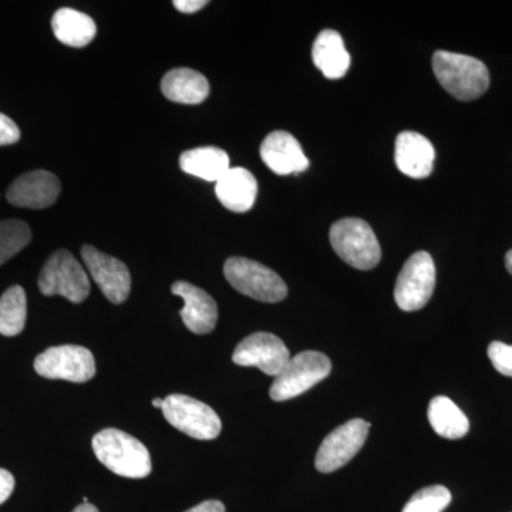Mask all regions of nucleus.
<instances>
[{"mask_svg":"<svg viewBox=\"0 0 512 512\" xmlns=\"http://www.w3.org/2000/svg\"><path fill=\"white\" fill-rule=\"evenodd\" d=\"M97 460L114 474L126 478H146L151 473L147 447L136 437L117 429L101 430L93 437Z\"/></svg>","mask_w":512,"mask_h":512,"instance_id":"1","label":"nucleus"},{"mask_svg":"<svg viewBox=\"0 0 512 512\" xmlns=\"http://www.w3.org/2000/svg\"><path fill=\"white\" fill-rule=\"evenodd\" d=\"M433 70L443 89L457 100H476L490 86L487 66L476 57L439 50L433 56Z\"/></svg>","mask_w":512,"mask_h":512,"instance_id":"2","label":"nucleus"},{"mask_svg":"<svg viewBox=\"0 0 512 512\" xmlns=\"http://www.w3.org/2000/svg\"><path fill=\"white\" fill-rule=\"evenodd\" d=\"M329 239L339 258L359 271L376 268L382 259L376 234L363 220L345 218L335 222L330 228Z\"/></svg>","mask_w":512,"mask_h":512,"instance_id":"3","label":"nucleus"},{"mask_svg":"<svg viewBox=\"0 0 512 512\" xmlns=\"http://www.w3.org/2000/svg\"><path fill=\"white\" fill-rule=\"evenodd\" d=\"M224 275L232 288L255 301L278 303L288 296V286L272 269L251 259L234 256L227 259Z\"/></svg>","mask_w":512,"mask_h":512,"instance_id":"4","label":"nucleus"},{"mask_svg":"<svg viewBox=\"0 0 512 512\" xmlns=\"http://www.w3.org/2000/svg\"><path fill=\"white\" fill-rule=\"evenodd\" d=\"M332 363L325 353L306 350L291 357L285 369L275 377L269 396L274 402H286L311 390L330 375Z\"/></svg>","mask_w":512,"mask_h":512,"instance_id":"5","label":"nucleus"},{"mask_svg":"<svg viewBox=\"0 0 512 512\" xmlns=\"http://www.w3.org/2000/svg\"><path fill=\"white\" fill-rule=\"evenodd\" d=\"M39 289L45 296H63L67 301L82 303L90 295L86 269L69 251H57L47 259L39 276Z\"/></svg>","mask_w":512,"mask_h":512,"instance_id":"6","label":"nucleus"},{"mask_svg":"<svg viewBox=\"0 0 512 512\" xmlns=\"http://www.w3.org/2000/svg\"><path fill=\"white\" fill-rule=\"evenodd\" d=\"M436 288V265L429 252H416L397 276L394 301L404 312L420 311Z\"/></svg>","mask_w":512,"mask_h":512,"instance_id":"7","label":"nucleus"},{"mask_svg":"<svg viewBox=\"0 0 512 512\" xmlns=\"http://www.w3.org/2000/svg\"><path fill=\"white\" fill-rule=\"evenodd\" d=\"M165 420L175 429L195 440H214L220 436L222 423L207 404L185 394H170L163 403Z\"/></svg>","mask_w":512,"mask_h":512,"instance_id":"8","label":"nucleus"},{"mask_svg":"<svg viewBox=\"0 0 512 512\" xmlns=\"http://www.w3.org/2000/svg\"><path fill=\"white\" fill-rule=\"evenodd\" d=\"M35 370L46 379L86 383L96 375V362L93 353L83 346H55L36 357Z\"/></svg>","mask_w":512,"mask_h":512,"instance_id":"9","label":"nucleus"},{"mask_svg":"<svg viewBox=\"0 0 512 512\" xmlns=\"http://www.w3.org/2000/svg\"><path fill=\"white\" fill-rule=\"evenodd\" d=\"M369 429L367 421L353 419L333 430L320 444L315 458L316 470L329 474L346 466L365 446Z\"/></svg>","mask_w":512,"mask_h":512,"instance_id":"10","label":"nucleus"},{"mask_svg":"<svg viewBox=\"0 0 512 512\" xmlns=\"http://www.w3.org/2000/svg\"><path fill=\"white\" fill-rule=\"evenodd\" d=\"M235 365L258 367L268 376H278L291 360V353L278 336L258 332L242 340L232 355Z\"/></svg>","mask_w":512,"mask_h":512,"instance_id":"11","label":"nucleus"},{"mask_svg":"<svg viewBox=\"0 0 512 512\" xmlns=\"http://www.w3.org/2000/svg\"><path fill=\"white\" fill-rule=\"evenodd\" d=\"M82 258L87 271L111 303L120 305L127 301L131 291V275L124 262L103 254L92 245H84Z\"/></svg>","mask_w":512,"mask_h":512,"instance_id":"12","label":"nucleus"},{"mask_svg":"<svg viewBox=\"0 0 512 512\" xmlns=\"http://www.w3.org/2000/svg\"><path fill=\"white\" fill-rule=\"evenodd\" d=\"M60 191L62 185L55 174L36 170L16 178L10 185L6 198L15 207L43 210L55 204Z\"/></svg>","mask_w":512,"mask_h":512,"instance_id":"13","label":"nucleus"},{"mask_svg":"<svg viewBox=\"0 0 512 512\" xmlns=\"http://www.w3.org/2000/svg\"><path fill=\"white\" fill-rule=\"evenodd\" d=\"M171 292L184 301V308L181 309L180 315L188 330L195 335H207L215 329L218 322L217 302L204 289L188 282L178 281L171 288Z\"/></svg>","mask_w":512,"mask_h":512,"instance_id":"14","label":"nucleus"},{"mask_svg":"<svg viewBox=\"0 0 512 512\" xmlns=\"http://www.w3.org/2000/svg\"><path fill=\"white\" fill-rule=\"evenodd\" d=\"M261 158L278 175L299 174L308 170L309 160L301 144L286 131H274L261 146Z\"/></svg>","mask_w":512,"mask_h":512,"instance_id":"15","label":"nucleus"},{"mask_svg":"<svg viewBox=\"0 0 512 512\" xmlns=\"http://www.w3.org/2000/svg\"><path fill=\"white\" fill-rule=\"evenodd\" d=\"M436 151L426 137L414 131H403L396 138L394 161L410 178H426L433 173Z\"/></svg>","mask_w":512,"mask_h":512,"instance_id":"16","label":"nucleus"},{"mask_svg":"<svg viewBox=\"0 0 512 512\" xmlns=\"http://www.w3.org/2000/svg\"><path fill=\"white\" fill-rule=\"evenodd\" d=\"M215 194L227 210L247 212L254 207L258 195V183L245 168H229L215 183Z\"/></svg>","mask_w":512,"mask_h":512,"instance_id":"17","label":"nucleus"},{"mask_svg":"<svg viewBox=\"0 0 512 512\" xmlns=\"http://www.w3.org/2000/svg\"><path fill=\"white\" fill-rule=\"evenodd\" d=\"M312 59L326 79L338 80L346 76L350 67V55L338 32L323 30L313 43Z\"/></svg>","mask_w":512,"mask_h":512,"instance_id":"18","label":"nucleus"},{"mask_svg":"<svg viewBox=\"0 0 512 512\" xmlns=\"http://www.w3.org/2000/svg\"><path fill=\"white\" fill-rule=\"evenodd\" d=\"M161 92L174 103L200 104L210 94V83L195 70L174 69L163 77Z\"/></svg>","mask_w":512,"mask_h":512,"instance_id":"19","label":"nucleus"},{"mask_svg":"<svg viewBox=\"0 0 512 512\" xmlns=\"http://www.w3.org/2000/svg\"><path fill=\"white\" fill-rule=\"evenodd\" d=\"M52 28L56 39L70 47L90 45L97 33L96 23L90 16L70 8L57 10Z\"/></svg>","mask_w":512,"mask_h":512,"instance_id":"20","label":"nucleus"},{"mask_svg":"<svg viewBox=\"0 0 512 512\" xmlns=\"http://www.w3.org/2000/svg\"><path fill=\"white\" fill-rule=\"evenodd\" d=\"M180 167L184 173L212 183H217L231 168L227 151L218 147H200L185 151L180 157Z\"/></svg>","mask_w":512,"mask_h":512,"instance_id":"21","label":"nucleus"},{"mask_svg":"<svg viewBox=\"0 0 512 512\" xmlns=\"http://www.w3.org/2000/svg\"><path fill=\"white\" fill-rule=\"evenodd\" d=\"M427 416L433 430L443 439H463L470 430L466 414L446 396H437L431 400Z\"/></svg>","mask_w":512,"mask_h":512,"instance_id":"22","label":"nucleus"},{"mask_svg":"<svg viewBox=\"0 0 512 512\" xmlns=\"http://www.w3.org/2000/svg\"><path fill=\"white\" fill-rule=\"evenodd\" d=\"M28 316V301L25 289L15 285L0 298V335L12 336L23 332Z\"/></svg>","mask_w":512,"mask_h":512,"instance_id":"23","label":"nucleus"},{"mask_svg":"<svg viewBox=\"0 0 512 512\" xmlns=\"http://www.w3.org/2000/svg\"><path fill=\"white\" fill-rule=\"evenodd\" d=\"M32 241V231L25 221H0V265L8 262Z\"/></svg>","mask_w":512,"mask_h":512,"instance_id":"24","label":"nucleus"},{"mask_svg":"<svg viewBox=\"0 0 512 512\" xmlns=\"http://www.w3.org/2000/svg\"><path fill=\"white\" fill-rule=\"evenodd\" d=\"M451 503V493L443 485L421 488L407 501L402 512H443Z\"/></svg>","mask_w":512,"mask_h":512,"instance_id":"25","label":"nucleus"},{"mask_svg":"<svg viewBox=\"0 0 512 512\" xmlns=\"http://www.w3.org/2000/svg\"><path fill=\"white\" fill-rule=\"evenodd\" d=\"M488 357L498 373L512 377V346L493 342L488 346Z\"/></svg>","mask_w":512,"mask_h":512,"instance_id":"26","label":"nucleus"},{"mask_svg":"<svg viewBox=\"0 0 512 512\" xmlns=\"http://www.w3.org/2000/svg\"><path fill=\"white\" fill-rule=\"evenodd\" d=\"M20 140V130L15 121L0 113V146H10Z\"/></svg>","mask_w":512,"mask_h":512,"instance_id":"27","label":"nucleus"},{"mask_svg":"<svg viewBox=\"0 0 512 512\" xmlns=\"http://www.w3.org/2000/svg\"><path fill=\"white\" fill-rule=\"evenodd\" d=\"M13 490H15V478L8 470L0 468V505L8 501Z\"/></svg>","mask_w":512,"mask_h":512,"instance_id":"28","label":"nucleus"},{"mask_svg":"<svg viewBox=\"0 0 512 512\" xmlns=\"http://www.w3.org/2000/svg\"><path fill=\"white\" fill-rule=\"evenodd\" d=\"M175 9L183 13H195L208 5L207 0H174Z\"/></svg>","mask_w":512,"mask_h":512,"instance_id":"29","label":"nucleus"},{"mask_svg":"<svg viewBox=\"0 0 512 512\" xmlns=\"http://www.w3.org/2000/svg\"><path fill=\"white\" fill-rule=\"evenodd\" d=\"M185 512H225V505L221 501L208 500L204 503L195 505L191 510Z\"/></svg>","mask_w":512,"mask_h":512,"instance_id":"30","label":"nucleus"},{"mask_svg":"<svg viewBox=\"0 0 512 512\" xmlns=\"http://www.w3.org/2000/svg\"><path fill=\"white\" fill-rule=\"evenodd\" d=\"M73 512H100L93 504H82L74 508Z\"/></svg>","mask_w":512,"mask_h":512,"instance_id":"31","label":"nucleus"},{"mask_svg":"<svg viewBox=\"0 0 512 512\" xmlns=\"http://www.w3.org/2000/svg\"><path fill=\"white\" fill-rule=\"evenodd\" d=\"M505 266H507V271L512 275V249L505 255Z\"/></svg>","mask_w":512,"mask_h":512,"instance_id":"32","label":"nucleus"},{"mask_svg":"<svg viewBox=\"0 0 512 512\" xmlns=\"http://www.w3.org/2000/svg\"><path fill=\"white\" fill-rule=\"evenodd\" d=\"M163 403H164V399H154L153 400V406L156 407V409H163Z\"/></svg>","mask_w":512,"mask_h":512,"instance_id":"33","label":"nucleus"}]
</instances>
